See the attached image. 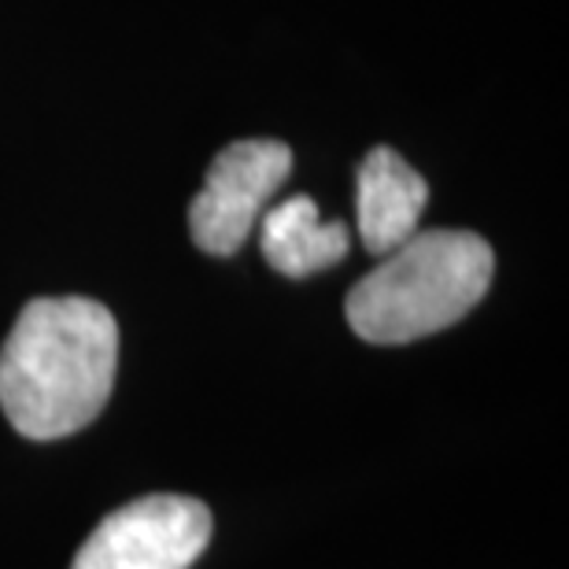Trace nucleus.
Segmentation results:
<instances>
[{"mask_svg": "<svg viewBox=\"0 0 569 569\" xmlns=\"http://www.w3.org/2000/svg\"><path fill=\"white\" fill-rule=\"evenodd\" d=\"M119 326L89 296H41L0 348V407L27 440H63L111 400Z\"/></svg>", "mask_w": 569, "mask_h": 569, "instance_id": "1", "label": "nucleus"}, {"mask_svg": "<svg viewBox=\"0 0 569 569\" xmlns=\"http://www.w3.org/2000/svg\"><path fill=\"white\" fill-rule=\"evenodd\" d=\"M345 300V318L370 345H411L455 326L481 303L496 256L470 230L411 233Z\"/></svg>", "mask_w": 569, "mask_h": 569, "instance_id": "2", "label": "nucleus"}, {"mask_svg": "<svg viewBox=\"0 0 569 569\" xmlns=\"http://www.w3.org/2000/svg\"><path fill=\"white\" fill-rule=\"evenodd\" d=\"M211 540V510L189 496H144L93 529L71 569H189Z\"/></svg>", "mask_w": 569, "mask_h": 569, "instance_id": "3", "label": "nucleus"}, {"mask_svg": "<svg viewBox=\"0 0 569 569\" xmlns=\"http://www.w3.org/2000/svg\"><path fill=\"white\" fill-rule=\"evenodd\" d=\"M292 148L284 141L252 138L226 144L208 170V181L189 203V230L200 252L233 256L248 241L259 211L284 186Z\"/></svg>", "mask_w": 569, "mask_h": 569, "instance_id": "4", "label": "nucleus"}, {"mask_svg": "<svg viewBox=\"0 0 569 569\" xmlns=\"http://www.w3.org/2000/svg\"><path fill=\"white\" fill-rule=\"evenodd\" d=\"M429 186L392 148H370L359 167V237L370 256H385L418 233Z\"/></svg>", "mask_w": 569, "mask_h": 569, "instance_id": "5", "label": "nucleus"}, {"mask_svg": "<svg viewBox=\"0 0 569 569\" xmlns=\"http://www.w3.org/2000/svg\"><path fill=\"white\" fill-rule=\"evenodd\" d=\"M259 244H263L267 263L284 278H307L329 270L351 248L345 222H326L318 214V203L303 192H296L263 214Z\"/></svg>", "mask_w": 569, "mask_h": 569, "instance_id": "6", "label": "nucleus"}]
</instances>
